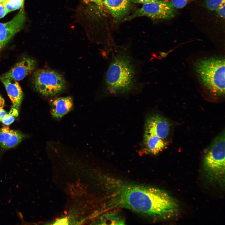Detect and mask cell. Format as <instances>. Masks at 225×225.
I'll return each instance as SVG.
<instances>
[{"label":"cell","mask_w":225,"mask_h":225,"mask_svg":"<svg viewBox=\"0 0 225 225\" xmlns=\"http://www.w3.org/2000/svg\"><path fill=\"white\" fill-rule=\"evenodd\" d=\"M107 192L103 212L124 208L154 218L175 217L178 206L167 192L150 186L131 183L108 175L104 178Z\"/></svg>","instance_id":"obj_1"},{"label":"cell","mask_w":225,"mask_h":225,"mask_svg":"<svg viewBox=\"0 0 225 225\" xmlns=\"http://www.w3.org/2000/svg\"><path fill=\"white\" fill-rule=\"evenodd\" d=\"M136 68L128 52L122 50L118 51L106 73V90L113 95L130 92L136 88Z\"/></svg>","instance_id":"obj_2"},{"label":"cell","mask_w":225,"mask_h":225,"mask_svg":"<svg viewBox=\"0 0 225 225\" xmlns=\"http://www.w3.org/2000/svg\"><path fill=\"white\" fill-rule=\"evenodd\" d=\"M195 70L202 86L217 97L225 94V60L220 57H211L198 60Z\"/></svg>","instance_id":"obj_3"},{"label":"cell","mask_w":225,"mask_h":225,"mask_svg":"<svg viewBox=\"0 0 225 225\" xmlns=\"http://www.w3.org/2000/svg\"><path fill=\"white\" fill-rule=\"evenodd\" d=\"M225 132L213 140L203 159L204 168L210 177L217 179L225 172Z\"/></svg>","instance_id":"obj_4"},{"label":"cell","mask_w":225,"mask_h":225,"mask_svg":"<svg viewBox=\"0 0 225 225\" xmlns=\"http://www.w3.org/2000/svg\"><path fill=\"white\" fill-rule=\"evenodd\" d=\"M32 78L35 89L45 96H55L62 92L66 87L65 80L62 76L50 69L38 70L34 72Z\"/></svg>","instance_id":"obj_5"},{"label":"cell","mask_w":225,"mask_h":225,"mask_svg":"<svg viewBox=\"0 0 225 225\" xmlns=\"http://www.w3.org/2000/svg\"><path fill=\"white\" fill-rule=\"evenodd\" d=\"M175 8L170 2L165 0L157 1L143 4L125 20L137 17L145 16L155 19H167L175 15Z\"/></svg>","instance_id":"obj_6"},{"label":"cell","mask_w":225,"mask_h":225,"mask_svg":"<svg viewBox=\"0 0 225 225\" xmlns=\"http://www.w3.org/2000/svg\"><path fill=\"white\" fill-rule=\"evenodd\" d=\"M25 19V13L22 8L11 20L5 23H0V47L1 48L21 29Z\"/></svg>","instance_id":"obj_7"},{"label":"cell","mask_w":225,"mask_h":225,"mask_svg":"<svg viewBox=\"0 0 225 225\" xmlns=\"http://www.w3.org/2000/svg\"><path fill=\"white\" fill-rule=\"evenodd\" d=\"M170 124L166 118L158 114L149 115L145 122L144 132L165 140L169 133Z\"/></svg>","instance_id":"obj_8"},{"label":"cell","mask_w":225,"mask_h":225,"mask_svg":"<svg viewBox=\"0 0 225 225\" xmlns=\"http://www.w3.org/2000/svg\"><path fill=\"white\" fill-rule=\"evenodd\" d=\"M36 65L34 60L30 58H25L17 63L7 72L0 76V78L16 81L22 80L32 72Z\"/></svg>","instance_id":"obj_9"},{"label":"cell","mask_w":225,"mask_h":225,"mask_svg":"<svg viewBox=\"0 0 225 225\" xmlns=\"http://www.w3.org/2000/svg\"><path fill=\"white\" fill-rule=\"evenodd\" d=\"M24 137V135L20 132L4 126L0 128V147L2 150L13 148L19 144Z\"/></svg>","instance_id":"obj_10"},{"label":"cell","mask_w":225,"mask_h":225,"mask_svg":"<svg viewBox=\"0 0 225 225\" xmlns=\"http://www.w3.org/2000/svg\"><path fill=\"white\" fill-rule=\"evenodd\" d=\"M50 113L55 119H60L70 112L73 105L72 98L70 96L59 97L51 100Z\"/></svg>","instance_id":"obj_11"},{"label":"cell","mask_w":225,"mask_h":225,"mask_svg":"<svg viewBox=\"0 0 225 225\" xmlns=\"http://www.w3.org/2000/svg\"><path fill=\"white\" fill-rule=\"evenodd\" d=\"M144 152L157 155L165 149L168 144L165 140L152 134L144 132L143 138Z\"/></svg>","instance_id":"obj_12"},{"label":"cell","mask_w":225,"mask_h":225,"mask_svg":"<svg viewBox=\"0 0 225 225\" xmlns=\"http://www.w3.org/2000/svg\"><path fill=\"white\" fill-rule=\"evenodd\" d=\"M14 108L18 110L23 98L21 88L16 81L0 78Z\"/></svg>","instance_id":"obj_13"},{"label":"cell","mask_w":225,"mask_h":225,"mask_svg":"<svg viewBox=\"0 0 225 225\" xmlns=\"http://www.w3.org/2000/svg\"><path fill=\"white\" fill-rule=\"evenodd\" d=\"M104 3L116 20L124 17L129 8V1L126 0H104Z\"/></svg>","instance_id":"obj_14"},{"label":"cell","mask_w":225,"mask_h":225,"mask_svg":"<svg viewBox=\"0 0 225 225\" xmlns=\"http://www.w3.org/2000/svg\"><path fill=\"white\" fill-rule=\"evenodd\" d=\"M99 222L103 225H124V218L118 211L105 212L101 217Z\"/></svg>","instance_id":"obj_15"},{"label":"cell","mask_w":225,"mask_h":225,"mask_svg":"<svg viewBox=\"0 0 225 225\" xmlns=\"http://www.w3.org/2000/svg\"><path fill=\"white\" fill-rule=\"evenodd\" d=\"M24 0H6L2 4L8 12L18 9L21 7Z\"/></svg>","instance_id":"obj_16"},{"label":"cell","mask_w":225,"mask_h":225,"mask_svg":"<svg viewBox=\"0 0 225 225\" xmlns=\"http://www.w3.org/2000/svg\"><path fill=\"white\" fill-rule=\"evenodd\" d=\"M224 2L225 0H206V6L211 11H216Z\"/></svg>","instance_id":"obj_17"},{"label":"cell","mask_w":225,"mask_h":225,"mask_svg":"<svg viewBox=\"0 0 225 225\" xmlns=\"http://www.w3.org/2000/svg\"><path fill=\"white\" fill-rule=\"evenodd\" d=\"M194 0H171L170 2L175 8H181Z\"/></svg>","instance_id":"obj_18"},{"label":"cell","mask_w":225,"mask_h":225,"mask_svg":"<svg viewBox=\"0 0 225 225\" xmlns=\"http://www.w3.org/2000/svg\"><path fill=\"white\" fill-rule=\"evenodd\" d=\"M15 118V117L11 114L7 113L6 116L2 119L1 121L5 125H9L14 121Z\"/></svg>","instance_id":"obj_19"},{"label":"cell","mask_w":225,"mask_h":225,"mask_svg":"<svg viewBox=\"0 0 225 225\" xmlns=\"http://www.w3.org/2000/svg\"><path fill=\"white\" fill-rule=\"evenodd\" d=\"M225 2H224L216 11L218 15L223 18H225Z\"/></svg>","instance_id":"obj_20"},{"label":"cell","mask_w":225,"mask_h":225,"mask_svg":"<svg viewBox=\"0 0 225 225\" xmlns=\"http://www.w3.org/2000/svg\"><path fill=\"white\" fill-rule=\"evenodd\" d=\"M8 12L3 4L0 3V19L4 17Z\"/></svg>","instance_id":"obj_21"},{"label":"cell","mask_w":225,"mask_h":225,"mask_svg":"<svg viewBox=\"0 0 225 225\" xmlns=\"http://www.w3.org/2000/svg\"><path fill=\"white\" fill-rule=\"evenodd\" d=\"M158 0H132L134 3H141L143 4L153 2Z\"/></svg>","instance_id":"obj_22"},{"label":"cell","mask_w":225,"mask_h":225,"mask_svg":"<svg viewBox=\"0 0 225 225\" xmlns=\"http://www.w3.org/2000/svg\"><path fill=\"white\" fill-rule=\"evenodd\" d=\"M68 224V219L66 218H63L56 221L53 224L54 225H67Z\"/></svg>","instance_id":"obj_23"},{"label":"cell","mask_w":225,"mask_h":225,"mask_svg":"<svg viewBox=\"0 0 225 225\" xmlns=\"http://www.w3.org/2000/svg\"><path fill=\"white\" fill-rule=\"evenodd\" d=\"M18 110L13 107L11 109L9 113L14 116V117H17L18 115Z\"/></svg>","instance_id":"obj_24"},{"label":"cell","mask_w":225,"mask_h":225,"mask_svg":"<svg viewBox=\"0 0 225 225\" xmlns=\"http://www.w3.org/2000/svg\"><path fill=\"white\" fill-rule=\"evenodd\" d=\"M7 114V112L3 109L0 110V116L1 120L6 116Z\"/></svg>","instance_id":"obj_25"},{"label":"cell","mask_w":225,"mask_h":225,"mask_svg":"<svg viewBox=\"0 0 225 225\" xmlns=\"http://www.w3.org/2000/svg\"><path fill=\"white\" fill-rule=\"evenodd\" d=\"M4 104V100L0 95V110L2 109Z\"/></svg>","instance_id":"obj_26"},{"label":"cell","mask_w":225,"mask_h":225,"mask_svg":"<svg viewBox=\"0 0 225 225\" xmlns=\"http://www.w3.org/2000/svg\"><path fill=\"white\" fill-rule=\"evenodd\" d=\"M93 2L98 4H101L102 3V0H87Z\"/></svg>","instance_id":"obj_27"},{"label":"cell","mask_w":225,"mask_h":225,"mask_svg":"<svg viewBox=\"0 0 225 225\" xmlns=\"http://www.w3.org/2000/svg\"><path fill=\"white\" fill-rule=\"evenodd\" d=\"M6 0H0V3H3Z\"/></svg>","instance_id":"obj_28"},{"label":"cell","mask_w":225,"mask_h":225,"mask_svg":"<svg viewBox=\"0 0 225 225\" xmlns=\"http://www.w3.org/2000/svg\"><path fill=\"white\" fill-rule=\"evenodd\" d=\"M1 121V117L0 116V122Z\"/></svg>","instance_id":"obj_29"},{"label":"cell","mask_w":225,"mask_h":225,"mask_svg":"<svg viewBox=\"0 0 225 225\" xmlns=\"http://www.w3.org/2000/svg\"><path fill=\"white\" fill-rule=\"evenodd\" d=\"M127 0V1H129V0Z\"/></svg>","instance_id":"obj_30"}]
</instances>
